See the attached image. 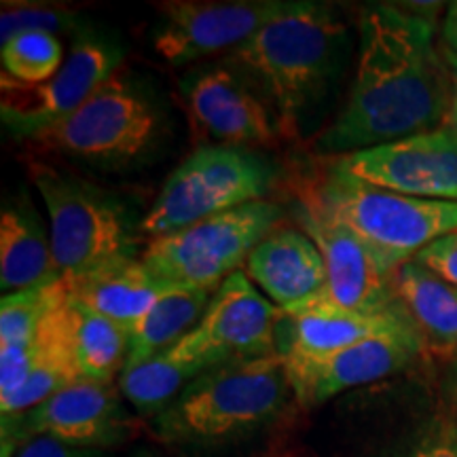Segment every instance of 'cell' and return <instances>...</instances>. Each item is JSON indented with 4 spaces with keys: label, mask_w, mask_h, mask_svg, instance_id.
<instances>
[{
    "label": "cell",
    "mask_w": 457,
    "mask_h": 457,
    "mask_svg": "<svg viewBox=\"0 0 457 457\" xmlns=\"http://www.w3.org/2000/svg\"><path fill=\"white\" fill-rule=\"evenodd\" d=\"M204 364L180 358L174 350L125 369L119 377V390L140 413H162L185 392L188 384L205 373Z\"/></svg>",
    "instance_id": "obj_25"
},
{
    "label": "cell",
    "mask_w": 457,
    "mask_h": 457,
    "mask_svg": "<svg viewBox=\"0 0 457 457\" xmlns=\"http://www.w3.org/2000/svg\"><path fill=\"white\" fill-rule=\"evenodd\" d=\"M350 98L316 148L350 155L447 123L455 81L434 47L432 20L415 9L370 4L360 13Z\"/></svg>",
    "instance_id": "obj_1"
},
{
    "label": "cell",
    "mask_w": 457,
    "mask_h": 457,
    "mask_svg": "<svg viewBox=\"0 0 457 457\" xmlns=\"http://www.w3.org/2000/svg\"><path fill=\"white\" fill-rule=\"evenodd\" d=\"M279 320L282 310L265 299L244 271H236L216 290L197 327L171 350L205 369L228 360L271 356L279 353Z\"/></svg>",
    "instance_id": "obj_10"
},
{
    "label": "cell",
    "mask_w": 457,
    "mask_h": 457,
    "mask_svg": "<svg viewBox=\"0 0 457 457\" xmlns=\"http://www.w3.org/2000/svg\"><path fill=\"white\" fill-rule=\"evenodd\" d=\"M68 299L64 278L9 293L0 301V347L26 345L47 316Z\"/></svg>",
    "instance_id": "obj_26"
},
{
    "label": "cell",
    "mask_w": 457,
    "mask_h": 457,
    "mask_svg": "<svg viewBox=\"0 0 457 457\" xmlns=\"http://www.w3.org/2000/svg\"><path fill=\"white\" fill-rule=\"evenodd\" d=\"M77 28V11L57 7V4H4L0 15V41L3 45L11 41L21 32L43 30V32H62Z\"/></svg>",
    "instance_id": "obj_28"
},
{
    "label": "cell",
    "mask_w": 457,
    "mask_h": 457,
    "mask_svg": "<svg viewBox=\"0 0 457 457\" xmlns=\"http://www.w3.org/2000/svg\"><path fill=\"white\" fill-rule=\"evenodd\" d=\"M413 261L426 267L428 271L436 273L445 282L457 286V231L426 245Z\"/></svg>",
    "instance_id": "obj_30"
},
{
    "label": "cell",
    "mask_w": 457,
    "mask_h": 457,
    "mask_svg": "<svg viewBox=\"0 0 457 457\" xmlns=\"http://www.w3.org/2000/svg\"><path fill=\"white\" fill-rule=\"evenodd\" d=\"M447 125L457 134V79H455L453 100H451V111H449V117H447Z\"/></svg>",
    "instance_id": "obj_33"
},
{
    "label": "cell",
    "mask_w": 457,
    "mask_h": 457,
    "mask_svg": "<svg viewBox=\"0 0 457 457\" xmlns=\"http://www.w3.org/2000/svg\"><path fill=\"white\" fill-rule=\"evenodd\" d=\"M301 197L345 225L396 273L426 245L457 231V202H432L379 188L330 163Z\"/></svg>",
    "instance_id": "obj_3"
},
{
    "label": "cell",
    "mask_w": 457,
    "mask_h": 457,
    "mask_svg": "<svg viewBox=\"0 0 457 457\" xmlns=\"http://www.w3.org/2000/svg\"><path fill=\"white\" fill-rule=\"evenodd\" d=\"M214 293L205 290H168L129 333V353L125 369L146 362L171 350L197 327ZM123 369V370H125Z\"/></svg>",
    "instance_id": "obj_22"
},
{
    "label": "cell",
    "mask_w": 457,
    "mask_h": 457,
    "mask_svg": "<svg viewBox=\"0 0 457 457\" xmlns=\"http://www.w3.org/2000/svg\"><path fill=\"white\" fill-rule=\"evenodd\" d=\"M131 430L121 390L112 381L81 377L26 413L3 417V457L34 436L94 449L128 441Z\"/></svg>",
    "instance_id": "obj_9"
},
{
    "label": "cell",
    "mask_w": 457,
    "mask_h": 457,
    "mask_svg": "<svg viewBox=\"0 0 457 457\" xmlns=\"http://www.w3.org/2000/svg\"><path fill=\"white\" fill-rule=\"evenodd\" d=\"M119 51L96 38H79L64 66L38 85L0 79V117L15 138L30 140L77 111L100 85L114 77Z\"/></svg>",
    "instance_id": "obj_11"
},
{
    "label": "cell",
    "mask_w": 457,
    "mask_h": 457,
    "mask_svg": "<svg viewBox=\"0 0 457 457\" xmlns=\"http://www.w3.org/2000/svg\"><path fill=\"white\" fill-rule=\"evenodd\" d=\"M155 131V108L129 81L114 74L77 111L28 142L43 153L114 163L142 155Z\"/></svg>",
    "instance_id": "obj_8"
},
{
    "label": "cell",
    "mask_w": 457,
    "mask_h": 457,
    "mask_svg": "<svg viewBox=\"0 0 457 457\" xmlns=\"http://www.w3.org/2000/svg\"><path fill=\"white\" fill-rule=\"evenodd\" d=\"M282 318L290 322V333L279 356L310 360L330 356L367 337L398 327L409 320V313L400 301L392 310L381 313L347 312L318 293L307 301L286 307Z\"/></svg>",
    "instance_id": "obj_18"
},
{
    "label": "cell",
    "mask_w": 457,
    "mask_h": 457,
    "mask_svg": "<svg viewBox=\"0 0 457 457\" xmlns=\"http://www.w3.org/2000/svg\"><path fill=\"white\" fill-rule=\"evenodd\" d=\"M438 51H441L445 64L457 72V3H451L445 11Z\"/></svg>",
    "instance_id": "obj_32"
},
{
    "label": "cell",
    "mask_w": 457,
    "mask_h": 457,
    "mask_svg": "<svg viewBox=\"0 0 457 457\" xmlns=\"http://www.w3.org/2000/svg\"><path fill=\"white\" fill-rule=\"evenodd\" d=\"M403 457H457V424L453 420L432 421Z\"/></svg>",
    "instance_id": "obj_29"
},
{
    "label": "cell",
    "mask_w": 457,
    "mask_h": 457,
    "mask_svg": "<svg viewBox=\"0 0 457 457\" xmlns=\"http://www.w3.org/2000/svg\"><path fill=\"white\" fill-rule=\"evenodd\" d=\"M271 180V168L254 153L236 146H202L168 176L140 231L155 239L261 202Z\"/></svg>",
    "instance_id": "obj_6"
},
{
    "label": "cell",
    "mask_w": 457,
    "mask_h": 457,
    "mask_svg": "<svg viewBox=\"0 0 457 457\" xmlns=\"http://www.w3.org/2000/svg\"><path fill=\"white\" fill-rule=\"evenodd\" d=\"M68 299L54 310L38 328L32 347V367L24 386L13 396L0 403L3 417L26 413L43 400L64 390L66 386L81 379L77 358H74L71 327H68Z\"/></svg>",
    "instance_id": "obj_21"
},
{
    "label": "cell",
    "mask_w": 457,
    "mask_h": 457,
    "mask_svg": "<svg viewBox=\"0 0 457 457\" xmlns=\"http://www.w3.org/2000/svg\"><path fill=\"white\" fill-rule=\"evenodd\" d=\"M64 282L72 301L121 324L129 333L153 303L170 290L131 254L108 261L81 276L64 278Z\"/></svg>",
    "instance_id": "obj_19"
},
{
    "label": "cell",
    "mask_w": 457,
    "mask_h": 457,
    "mask_svg": "<svg viewBox=\"0 0 457 457\" xmlns=\"http://www.w3.org/2000/svg\"><path fill=\"white\" fill-rule=\"evenodd\" d=\"M30 179L47 210L60 278L81 276L108 261L129 256L128 222L112 197L45 163L30 165Z\"/></svg>",
    "instance_id": "obj_7"
},
{
    "label": "cell",
    "mask_w": 457,
    "mask_h": 457,
    "mask_svg": "<svg viewBox=\"0 0 457 457\" xmlns=\"http://www.w3.org/2000/svg\"><path fill=\"white\" fill-rule=\"evenodd\" d=\"M345 174L379 188L432 202H457V134L449 125L341 155Z\"/></svg>",
    "instance_id": "obj_12"
},
{
    "label": "cell",
    "mask_w": 457,
    "mask_h": 457,
    "mask_svg": "<svg viewBox=\"0 0 457 457\" xmlns=\"http://www.w3.org/2000/svg\"><path fill=\"white\" fill-rule=\"evenodd\" d=\"M453 398H455V407H457V360L453 367Z\"/></svg>",
    "instance_id": "obj_34"
},
{
    "label": "cell",
    "mask_w": 457,
    "mask_h": 457,
    "mask_svg": "<svg viewBox=\"0 0 457 457\" xmlns=\"http://www.w3.org/2000/svg\"><path fill=\"white\" fill-rule=\"evenodd\" d=\"M394 286L400 305L424 339L438 345H457V286L445 282L417 261L400 267Z\"/></svg>",
    "instance_id": "obj_23"
},
{
    "label": "cell",
    "mask_w": 457,
    "mask_h": 457,
    "mask_svg": "<svg viewBox=\"0 0 457 457\" xmlns=\"http://www.w3.org/2000/svg\"><path fill=\"white\" fill-rule=\"evenodd\" d=\"M426 347L413 320L387 328L324 358H284L286 377L305 407L327 403L341 392L386 379L409 367Z\"/></svg>",
    "instance_id": "obj_13"
},
{
    "label": "cell",
    "mask_w": 457,
    "mask_h": 457,
    "mask_svg": "<svg viewBox=\"0 0 457 457\" xmlns=\"http://www.w3.org/2000/svg\"><path fill=\"white\" fill-rule=\"evenodd\" d=\"M282 219L279 205L253 202L151 239L142 262L170 290L216 293L245 265L253 250Z\"/></svg>",
    "instance_id": "obj_5"
},
{
    "label": "cell",
    "mask_w": 457,
    "mask_h": 457,
    "mask_svg": "<svg viewBox=\"0 0 457 457\" xmlns=\"http://www.w3.org/2000/svg\"><path fill=\"white\" fill-rule=\"evenodd\" d=\"M57 278L49 225L21 193L0 216V288L9 295Z\"/></svg>",
    "instance_id": "obj_20"
},
{
    "label": "cell",
    "mask_w": 457,
    "mask_h": 457,
    "mask_svg": "<svg viewBox=\"0 0 457 457\" xmlns=\"http://www.w3.org/2000/svg\"><path fill=\"white\" fill-rule=\"evenodd\" d=\"M288 7L290 3L284 0H170L157 4L162 21L153 45L168 64L182 66L205 55L237 49Z\"/></svg>",
    "instance_id": "obj_14"
},
{
    "label": "cell",
    "mask_w": 457,
    "mask_h": 457,
    "mask_svg": "<svg viewBox=\"0 0 457 457\" xmlns=\"http://www.w3.org/2000/svg\"><path fill=\"white\" fill-rule=\"evenodd\" d=\"M68 327L74 358L87 379L112 381L123 373L129 353V330L68 296Z\"/></svg>",
    "instance_id": "obj_24"
},
{
    "label": "cell",
    "mask_w": 457,
    "mask_h": 457,
    "mask_svg": "<svg viewBox=\"0 0 457 457\" xmlns=\"http://www.w3.org/2000/svg\"><path fill=\"white\" fill-rule=\"evenodd\" d=\"M343 30L328 4L290 3L282 15L233 49L231 64L262 89L284 134L295 136L303 114L322 96Z\"/></svg>",
    "instance_id": "obj_2"
},
{
    "label": "cell",
    "mask_w": 457,
    "mask_h": 457,
    "mask_svg": "<svg viewBox=\"0 0 457 457\" xmlns=\"http://www.w3.org/2000/svg\"><path fill=\"white\" fill-rule=\"evenodd\" d=\"M3 77L15 83L38 85L64 66V47L51 32L30 30L11 38L0 49Z\"/></svg>",
    "instance_id": "obj_27"
},
{
    "label": "cell",
    "mask_w": 457,
    "mask_h": 457,
    "mask_svg": "<svg viewBox=\"0 0 457 457\" xmlns=\"http://www.w3.org/2000/svg\"><path fill=\"white\" fill-rule=\"evenodd\" d=\"M195 123L225 146L262 145L276 138L278 123L244 79L225 66L188 74L182 85Z\"/></svg>",
    "instance_id": "obj_16"
},
{
    "label": "cell",
    "mask_w": 457,
    "mask_h": 457,
    "mask_svg": "<svg viewBox=\"0 0 457 457\" xmlns=\"http://www.w3.org/2000/svg\"><path fill=\"white\" fill-rule=\"evenodd\" d=\"M244 273L279 310L307 301L327 286V265L303 228H273L250 253Z\"/></svg>",
    "instance_id": "obj_17"
},
{
    "label": "cell",
    "mask_w": 457,
    "mask_h": 457,
    "mask_svg": "<svg viewBox=\"0 0 457 457\" xmlns=\"http://www.w3.org/2000/svg\"><path fill=\"white\" fill-rule=\"evenodd\" d=\"M15 457H94L89 449L71 447L49 436H34L17 449Z\"/></svg>",
    "instance_id": "obj_31"
},
{
    "label": "cell",
    "mask_w": 457,
    "mask_h": 457,
    "mask_svg": "<svg viewBox=\"0 0 457 457\" xmlns=\"http://www.w3.org/2000/svg\"><path fill=\"white\" fill-rule=\"evenodd\" d=\"M290 384L279 353L216 364L157 415L159 436L208 443L253 430L286 407Z\"/></svg>",
    "instance_id": "obj_4"
},
{
    "label": "cell",
    "mask_w": 457,
    "mask_h": 457,
    "mask_svg": "<svg viewBox=\"0 0 457 457\" xmlns=\"http://www.w3.org/2000/svg\"><path fill=\"white\" fill-rule=\"evenodd\" d=\"M296 219L327 265L328 279L320 293L330 303L360 313H381L398 305L396 273L381 265L350 228L305 197H301Z\"/></svg>",
    "instance_id": "obj_15"
}]
</instances>
